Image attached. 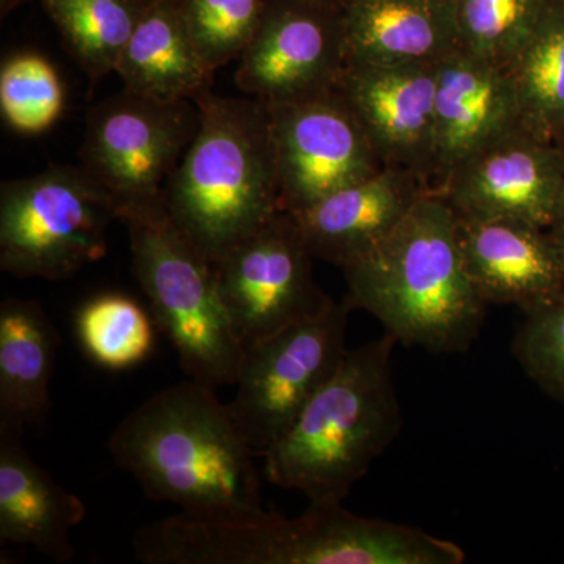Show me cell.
Listing matches in <instances>:
<instances>
[{
  "label": "cell",
  "instance_id": "cell-1",
  "mask_svg": "<svg viewBox=\"0 0 564 564\" xmlns=\"http://www.w3.org/2000/svg\"><path fill=\"white\" fill-rule=\"evenodd\" d=\"M109 452L148 499L176 505L181 513L262 507L258 454L217 389L191 378L126 415L111 433Z\"/></svg>",
  "mask_w": 564,
  "mask_h": 564
},
{
  "label": "cell",
  "instance_id": "cell-2",
  "mask_svg": "<svg viewBox=\"0 0 564 564\" xmlns=\"http://www.w3.org/2000/svg\"><path fill=\"white\" fill-rule=\"evenodd\" d=\"M350 310L373 315L404 347L470 350L488 304L464 265L458 217L440 193L415 203L386 239L343 269Z\"/></svg>",
  "mask_w": 564,
  "mask_h": 564
},
{
  "label": "cell",
  "instance_id": "cell-3",
  "mask_svg": "<svg viewBox=\"0 0 564 564\" xmlns=\"http://www.w3.org/2000/svg\"><path fill=\"white\" fill-rule=\"evenodd\" d=\"M395 337L348 348L281 440L263 452V475L310 502H344L402 430L392 377Z\"/></svg>",
  "mask_w": 564,
  "mask_h": 564
},
{
  "label": "cell",
  "instance_id": "cell-4",
  "mask_svg": "<svg viewBox=\"0 0 564 564\" xmlns=\"http://www.w3.org/2000/svg\"><path fill=\"white\" fill-rule=\"evenodd\" d=\"M198 132L163 192L182 236L210 262L220 261L281 210L267 104L204 96Z\"/></svg>",
  "mask_w": 564,
  "mask_h": 564
},
{
  "label": "cell",
  "instance_id": "cell-5",
  "mask_svg": "<svg viewBox=\"0 0 564 564\" xmlns=\"http://www.w3.org/2000/svg\"><path fill=\"white\" fill-rule=\"evenodd\" d=\"M121 221L132 272L182 370L210 388L236 384L245 348L223 303L214 262L182 236L163 203Z\"/></svg>",
  "mask_w": 564,
  "mask_h": 564
},
{
  "label": "cell",
  "instance_id": "cell-6",
  "mask_svg": "<svg viewBox=\"0 0 564 564\" xmlns=\"http://www.w3.org/2000/svg\"><path fill=\"white\" fill-rule=\"evenodd\" d=\"M120 218L113 198L84 166L51 165L0 185V270L58 281L98 262Z\"/></svg>",
  "mask_w": 564,
  "mask_h": 564
},
{
  "label": "cell",
  "instance_id": "cell-7",
  "mask_svg": "<svg viewBox=\"0 0 564 564\" xmlns=\"http://www.w3.org/2000/svg\"><path fill=\"white\" fill-rule=\"evenodd\" d=\"M193 101L161 102L122 90L87 115L82 166L122 217L163 203V192L198 132Z\"/></svg>",
  "mask_w": 564,
  "mask_h": 564
},
{
  "label": "cell",
  "instance_id": "cell-8",
  "mask_svg": "<svg viewBox=\"0 0 564 564\" xmlns=\"http://www.w3.org/2000/svg\"><path fill=\"white\" fill-rule=\"evenodd\" d=\"M350 313L345 302L333 300L322 313L245 351L229 408L258 456L284 436L336 372L348 350Z\"/></svg>",
  "mask_w": 564,
  "mask_h": 564
},
{
  "label": "cell",
  "instance_id": "cell-9",
  "mask_svg": "<svg viewBox=\"0 0 564 564\" xmlns=\"http://www.w3.org/2000/svg\"><path fill=\"white\" fill-rule=\"evenodd\" d=\"M313 262L292 215L280 210L214 263L223 303L245 351L333 302L315 282Z\"/></svg>",
  "mask_w": 564,
  "mask_h": 564
},
{
  "label": "cell",
  "instance_id": "cell-10",
  "mask_svg": "<svg viewBox=\"0 0 564 564\" xmlns=\"http://www.w3.org/2000/svg\"><path fill=\"white\" fill-rule=\"evenodd\" d=\"M276 158L280 207L296 214L384 169L337 88L265 102Z\"/></svg>",
  "mask_w": 564,
  "mask_h": 564
},
{
  "label": "cell",
  "instance_id": "cell-11",
  "mask_svg": "<svg viewBox=\"0 0 564 564\" xmlns=\"http://www.w3.org/2000/svg\"><path fill=\"white\" fill-rule=\"evenodd\" d=\"M343 10L313 0H267L239 57V90L284 102L334 90L347 68Z\"/></svg>",
  "mask_w": 564,
  "mask_h": 564
},
{
  "label": "cell",
  "instance_id": "cell-12",
  "mask_svg": "<svg viewBox=\"0 0 564 564\" xmlns=\"http://www.w3.org/2000/svg\"><path fill=\"white\" fill-rule=\"evenodd\" d=\"M433 192L459 218L549 229L564 203V159L554 141L516 128L475 152Z\"/></svg>",
  "mask_w": 564,
  "mask_h": 564
},
{
  "label": "cell",
  "instance_id": "cell-13",
  "mask_svg": "<svg viewBox=\"0 0 564 564\" xmlns=\"http://www.w3.org/2000/svg\"><path fill=\"white\" fill-rule=\"evenodd\" d=\"M437 68L440 63L347 65L336 87L383 165L419 174L429 185Z\"/></svg>",
  "mask_w": 564,
  "mask_h": 564
},
{
  "label": "cell",
  "instance_id": "cell-14",
  "mask_svg": "<svg viewBox=\"0 0 564 564\" xmlns=\"http://www.w3.org/2000/svg\"><path fill=\"white\" fill-rule=\"evenodd\" d=\"M519 126L513 84L503 66L462 50L437 68L430 187L436 191L455 169Z\"/></svg>",
  "mask_w": 564,
  "mask_h": 564
},
{
  "label": "cell",
  "instance_id": "cell-15",
  "mask_svg": "<svg viewBox=\"0 0 564 564\" xmlns=\"http://www.w3.org/2000/svg\"><path fill=\"white\" fill-rule=\"evenodd\" d=\"M458 236L466 272L488 306L525 314L564 292V258L549 229L458 217Z\"/></svg>",
  "mask_w": 564,
  "mask_h": 564
},
{
  "label": "cell",
  "instance_id": "cell-16",
  "mask_svg": "<svg viewBox=\"0 0 564 564\" xmlns=\"http://www.w3.org/2000/svg\"><path fill=\"white\" fill-rule=\"evenodd\" d=\"M430 191L419 174L384 166L291 215L313 258L344 269L386 239Z\"/></svg>",
  "mask_w": 564,
  "mask_h": 564
},
{
  "label": "cell",
  "instance_id": "cell-17",
  "mask_svg": "<svg viewBox=\"0 0 564 564\" xmlns=\"http://www.w3.org/2000/svg\"><path fill=\"white\" fill-rule=\"evenodd\" d=\"M24 430L0 423V541L68 563L76 556L70 533L87 507L33 462L22 444Z\"/></svg>",
  "mask_w": 564,
  "mask_h": 564
},
{
  "label": "cell",
  "instance_id": "cell-18",
  "mask_svg": "<svg viewBox=\"0 0 564 564\" xmlns=\"http://www.w3.org/2000/svg\"><path fill=\"white\" fill-rule=\"evenodd\" d=\"M348 65L441 63L458 46L456 0H348Z\"/></svg>",
  "mask_w": 564,
  "mask_h": 564
},
{
  "label": "cell",
  "instance_id": "cell-19",
  "mask_svg": "<svg viewBox=\"0 0 564 564\" xmlns=\"http://www.w3.org/2000/svg\"><path fill=\"white\" fill-rule=\"evenodd\" d=\"M115 73L126 90L161 102H198L209 95L215 74L188 32L181 0L148 7Z\"/></svg>",
  "mask_w": 564,
  "mask_h": 564
},
{
  "label": "cell",
  "instance_id": "cell-20",
  "mask_svg": "<svg viewBox=\"0 0 564 564\" xmlns=\"http://www.w3.org/2000/svg\"><path fill=\"white\" fill-rule=\"evenodd\" d=\"M61 334L35 300L0 304V423L35 425L51 410Z\"/></svg>",
  "mask_w": 564,
  "mask_h": 564
},
{
  "label": "cell",
  "instance_id": "cell-21",
  "mask_svg": "<svg viewBox=\"0 0 564 564\" xmlns=\"http://www.w3.org/2000/svg\"><path fill=\"white\" fill-rule=\"evenodd\" d=\"M503 68L513 84L519 126L554 141L564 122V0H549L529 39Z\"/></svg>",
  "mask_w": 564,
  "mask_h": 564
},
{
  "label": "cell",
  "instance_id": "cell-22",
  "mask_svg": "<svg viewBox=\"0 0 564 564\" xmlns=\"http://www.w3.org/2000/svg\"><path fill=\"white\" fill-rule=\"evenodd\" d=\"M74 62L93 82L115 73L144 0H40Z\"/></svg>",
  "mask_w": 564,
  "mask_h": 564
},
{
  "label": "cell",
  "instance_id": "cell-23",
  "mask_svg": "<svg viewBox=\"0 0 564 564\" xmlns=\"http://www.w3.org/2000/svg\"><path fill=\"white\" fill-rule=\"evenodd\" d=\"M74 326L85 355L111 372L139 366L154 348L150 314L124 293L93 296L77 311Z\"/></svg>",
  "mask_w": 564,
  "mask_h": 564
},
{
  "label": "cell",
  "instance_id": "cell-24",
  "mask_svg": "<svg viewBox=\"0 0 564 564\" xmlns=\"http://www.w3.org/2000/svg\"><path fill=\"white\" fill-rule=\"evenodd\" d=\"M549 0H456L459 50L505 66L529 39Z\"/></svg>",
  "mask_w": 564,
  "mask_h": 564
},
{
  "label": "cell",
  "instance_id": "cell-25",
  "mask_svg": "<svg viewBox=\"0 0 564 564\" xmlns=\"http://www.w3.org/2000/svg\"><path fill=\"white\" fill-rule=\"evenodd\" d=\"M65 98L57 70L36 52L11 55L0 68V111L13 131L36 135L62 117Z\"/></svg>",
  "mask_w": 564,
  "mask_h": 564
},
{
  "label": "cell",
  "instance_id": "cell-26",
  "mask_svg": "<svg viewBox=\"0 0 564 564\" xmlns=\"http://www.w3.org/2000/svg\"><path fill=\"white\" fill-rule=\"evenodd\" d=\"M267 0H181L182 17L212 70L242 55L261 24Z\"/></svg>",
  "mask_w": 564,
  "mask_h": 564
},
{
  "label": "cell",
  "instance_id": "cell-27",
  "mask_svg": "<svg viewBox=\"0 0 564 564\" xmlns=\"http://www.w3.org/2000/svg\"><path fill=\"white\" fill-rule=\"evenodd\" d=\"M511 352L534 384L564 403V292L524 314Z\"/></svg>",
  "mask_w": 564,
  "mask_h": 564
},
{
  "label": "cell",
  "instance_id": "cell-28",
  "mask_svg": "<svg viewBox=\"0 0 564 564\" xmlns=\"http://www.w3.org/2000/svg\"><path fill=\"white\" fill-rule=\"evenodd\" d=\"M549 232H551L552 239H554L556 247L562 251L564 258V203L558 217L555 218L554 225L549 228Z\"/></svg>",
  "mask_w": 564,
  "mask_h": 564
},
{
  "label": "cell",
  "instance_id": "cell-29",
  "mask_svg": "<svg viewBox=\"0 0 564 564\" xmlns=\"http://www.w3.org/2000/svg\"><path fill=\"white\" fill-rule=\"evenodd\" d=\"M28 2H32V0H0V13H2V17H7L11 11Z\"/></svg>",
  "mask_w": 564,
  "mask_h": 564
},
{
  "label": "cell",
  "instance_id": "cell-30",
  "mask_svg": "<svg viewBox=\"0 0 564 564\" xmlns=\"http://www.w3.org/2000/svg\"><path fill=\"white\" fill-rule=\"evenodd\" d=\"M313 2L322 3V6L333 7V9L344 10L348 0H313Z\"/></svg>",
  "mask_w": 564,
  "mask_h": 564
},
{
  "label": "cell",
  "instance_id": "cell-31",
  "mask_svg": "<svg viewBox=\"0 0 564 564\" xmlns=\"http://www.w3.org/2000/svg\"><path fill=\"white\" fill-rule=\"evenodd\" d=\"M554 143L556 144V148H558L560 152H562L564 159V122L562 128H560V131L556 132Z\"/></svg>",
  "mask_w": 564,
  "mask_h": 564
},
{
  "label": "cell",
  "instance_id": "cell-32",
  "mask_svg": "<svg viewBox=\"0 0 564 564\" xmlns=\"http://www.w3.org/2000/svg\"><path fill=\"white\" fill-rule=\"evenodd\" d=\"M144 2H147V3H154V2H158V0H144Z\"/></svg>",
  "mask_w": 564,
  "mask_h": 564
}]
</instances>
